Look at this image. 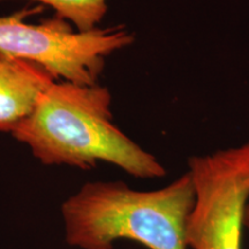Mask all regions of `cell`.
<instances>
[{
    "mask_svg": "<svg viewBox=\"0 0 249 249\" xmlns=\"http://www.w3.org/2000/svg\"><path fill=\"white\" fill-rule=\"evenodd\" d=\"M111 104L107 87L54 82L11 134L44 165L90 170L104 161L135 178H163L160 160L112 123Z\"/></svg>",
    "mask_w": 249,
    "mask_h": 249,
    "instance_id": "cell-1",
    "label": "cell"
},
{
    "mask_svg": "<svg viewBox=\"0 0 249 249\" xmlns=\"http://www.w3.org/2000/svg\"><path fill=\"white\" fill-rule=\"evenodd\" d=\"M194 202L189 172L154 191L124 181L87 182L61 204L65 241L77 249H113L121 240L148 249H188L186 226Z\"/></svg>",
    "mask_w": 249,
    "mask_h": 249,
    "instance_id": "cell-2",
    "label": "cell"
},
{
    "mask_svg": "<svg viewBox=\"0 0 249 249\" xmlns=\"http://www.w3.org/2000/svg\"><path fill=\"white\" fill-rule=\"evenodd\" d=\"M43 9V6H36L0 17V51L36 62L55 80L97 85L108 55L132 45L135 39L123 24L74 31L68 21L57 15L37 24L24 21Z\"/></svg>",
    "mask_w": 249,
    "mask_h": 249,
    "instance_id": "cell-3",
    "label": "cell"
},
{
    "mask_svg": "<svg viewBox=\"0 0 249 249\" xmlns=\"http://www.w3.org/2000/svg\"><path fill=\"white\" fill-rule=\"evenodd\" d=\"M188 167L195 202L187 220V247L242 249L249 204V142L193 156Z\"/></svg>",
    "mask_w": 249,
    "mask_h": 249,
    "instance_id": "cell-4",
    "label": "cell"
},
{
    "mask_svg": "<svg viewBox=\"0 0 249 249\" xmlns=\"http://www.w3.org/2000/svg\"><path fill=\"white\" fill-rule=\"evenodd\" d=\"M54 82L40 65L0 51V132L12 133L30 117Z\"/></svg>",
    "mask_w": 249,
    "mask_h": 249,
    "instance_id": "cell-5",
    "label": "cell"
},
{
    "mask_svg": "<svg viewBox=\"0 0 249 249\" xmlns=\"http://www.w3.org/2000/svg\"><path fill=\"white\" fill-rule=\"evenodd\" d=\"M2 1V0H0ZM42 5L50 6L55 15L71 22L77 31H90L107 14V0H33Z\"/></svg>",
    "mask_w": 249,
    "mask_h": 249,
    "instance_id": "cell-6",
    "label": "cell"
},
{
    "mask_svg": "<svg viewBox=\"0 0 249 249\" xmlns=\"http://www.w3.org/2000/svg\"><path fill=\"white\" fill-rule=\"evenodd\" d=\"M245 227H247L249 230V204L246 208V213H245Z\"/></svg>",
    "mask_w": 249,
    "mask_h": 249,
    "instance_id": "cell-7",
    "label": "cell"
}]
</instances>
